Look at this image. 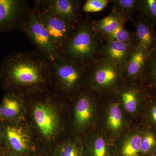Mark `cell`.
Listing matches in <instances>:
<instances>
[{"label": "cell", "mask_w": 156, "mask_h": 156, "mask_svg": "<svg viewBox=\"0 0 156 156\" xmlns=\"http://www.w3.org/2000/svg\"><path fill=\"white\" fill-rule=\"evenodd\" d=\"M26 120L43 152L48 155L70 136L68 102L49 89L26 95Z\"/></svg>", "instance_id": "6da1fadb"}, {"label": "cell", "mask_w": 156, "mask_h": 156, "mask_svg": "<svg viewBox=\"0 0 156 156\" xmlns=\"http://www.w3.org/2000/svg\"><path fill=\"white\" fill-rule=\"evenodd\" d=\"M51 60L37 50L15 51L0 67V84L6 92L29 94L49 89Z\"/></svg>", "instance_id": "7a4b0ae2"}, {"label": "cell", "mask_w": 156, "mask_h": 156, "mask_svg": "<svg viewBox=\"0 0 156 156\" xmlns=\"http://www.w3.org/2000/svg\"><path fill=\"white\" fill-rule=\"evenodd\" d=\"M89 66L59 54L51 60L50 89L69 102L87 85Z\"/></svg>", "instance_id": "3957f363"}, {"label": "cell", "mask_w": 156, "mask_h": 156, "mask_svg": "<svg viewBox=\"0 0 156 156\" xmlns=\"http://www.w3.org/2000/svg\"><path fill=\"white\" fill-rule=\"evenodd\" d=\"M100 95L86 85L68 102L71 135L83 138L96 129Z\"/></svg>", "instance_id": "277c9868"}, {"label": "cell", "mask_w": 156, "mask_h": 156, "mask_svg": "<svg viewBox=\"0 0 156 156\" xmlns=\"http://www.w3.org/2000/svg\"><path fill=\"white\" fill-rule=\"evenodd\" d=\"M103 44L93 28L92 20L85 18L78 23L72 36L59 54L72 60L90 64L98 57Z\"/></svg>", "instance_id": "5b68a950"}, {"label": "cell", "mask_w": 156, "mask_h": 156, "mask_svg": "<svg viewBox=\"0 0 156 156\" xmlns=\"http://www.w3.org/2000/svg\"><path fill=\"white\" fill-rule=\"evenodd\" d=\"M3 146L17 156H34L43 152L25 119L2 122Z\"/></svg>", "instance_id": "8992f818"}, {"label": "cell", "mask_w": 156, "mask_h": 156, "mask_svg": "<svg viewBox=\"0 0 156 156\" xmlns=\"http://www.w3.org/2000/svg\"><path fill=\"white\" fill-rule=\"evenodd\" d=\"M126 82L122 68L98 57L90 63L87 85L100 96L112 94Z\"/></svg>", "instance_id": "52a82bcc"}, {"label": "cell", "mask_w": 156, "mask_h": 156, "mask_svg": "<svg viewBox=\"0 0 156 156\" xmlns=\"http://www.w3.org/2000/svg\"><path fill=\"white\" fill-rule=\"evenodd\" d=\"M112 94L129 123L141 118L149 96L140 84L126 81Z\"/></svg>", "instance_id": "ba28073f"}, {"label": "cell", "mask_w": 156, "mask_h": 156, "mask_svg": "<svg viewBox=\"0 0 156 156\" xmlns=\"http://www.w3.org/2000/svg\"><path fill=\"white\" fill-rule=\"evenodd\" d=\"M19 30L28 37L37 50L51 60L59 55L58 50L34 8L31 9Z\"/></svg>", "instance_id": "9c48e42d"}, {"label": "cell", "mask_w": 156, "mask_h": 156, "mask_svg": "<svg viewBox=\"0 0 156 156\" xmlns=\"http://www.w3.org/2000/svg\"><path fill=\"white\" fill-rule=\"evenodd\" d=\"M105 105L99 114L101 131L112 142L115 143L130 128V123L126 119L119 105L113 95Z\"/></svg>", "instance_id": "30bf717a"}, {"label": "cell", "mask_w": 156, "mask_h": 156, "mask_svg": "<svg viewBox=\"0 0 156 156\" xmlns=\"http://www.w3.org/2000/svg\"><path fill=\"white\" fill-rule=\"evenodd\" d=\"M34 9L59 53L72 36L77 23L70 22L47 10L35 7Z\"/></svg>", "instance_id": "8fae6325"}, {"label": "cell", "mask_w": 156, "mask_h": 156, "mask_svg": "<svg viewBox=\"0 0 156 156\" xmlns=\"http://www.w3.org/2000/svg\"><path fill=\"white\" fill-rule=\"evenodd\" d=\"M31 9L25 0H0V33L20 29Z\"/></svg>", "instance_id": "7c38bea8"}, {"label": "cell", "mask_w": 156, "mask_h": 156, "mask_svg": "<svg viewBox=\"0 0 156 156\" xmlns=\"http://www.w3.org/2000/svg\"><path fill=\"white\" fill-rule=\"evenodd\" d=\"M34 7L47 10L62 19L77 24L80 19V1L78 0H38Z\"/></svg>", "instance_id": "4fadbf2b"}, {"label": "cell", "mask_w": 156, "mask_h": 156, "mask_svg": "<svg viewBox=\"0 0 156 156\" xmlns=\"http://www.w3.org/2000/svg\"><path fill=\"white\" fill-rule=\"evenodd\" d=\"M26 112V97L25 94L6 92L0 104L1 122H11L25 119Z\"/></svg>", "instance_id": "5bb4252c"}, {"label": "cell", "mask_w": 156, "mask_h": 156, "mask_svg": "<svg viewBox=\"0 0 156 156\" xmlns=\"http://www.w3.org/2000/svg\"><path fill=\"white\" fill-rule=\"evenodd\" d=\"M135 48L134 42H105L101 48L98 57L122 68Z\"/></svg>", "instance_id": "9a60e30c"}, {"label": "cell", "mask_w": 156, "mask_h": 156, "mask_svg": "<svg viewBox=\"0 0 156 156\" xmlns=\"http://www.w3.org/2000/svg\"><path fill=\"white\" fill-rule=\"evenodd\" d=\"M144 126L129 128L114 143L115 156H140Z\"/></svg>", "instance_id": "2e32d148"}, {"label": "cell", "mask_w": 156, "mask_h": 156, "mask_svg": "<svg viewBox=\"0 0 156 156\" xmlns=\"http://www.w3.org/2000/svg\"><path fill=\"white\" fill-rule=\"evenodd\" d=\"M85 156H115L114 143L96 129L83 138Z\"/></svg>", "instance_id": "e0dca14e"}, {"label": "cell", "mask_w": 156, "mask_h": 156, "mask_svg": "<svg viewBox=\"0 0 156 156\" xmlns=\"http://www.w3.org/2000/svg\"><path fill=\"white\" fill-rule=\"evenodd\" d=\"M152 52L135 46L128 61L122 68L126 81L139 83Z\"/></svg>", "instance_id": "ac0fdd59"}, {"label": "cell", "mask_w": 156, "mask_h": 156, "mask_svg": "<svg viewBox=\"0 0 156 156\" xmlns=\"http://www.w3.org/2000/svg\"><path fill=\"white\" fill-rule=\"evenodd\" d=\"M131 20L135 27L134 42L135 46L152 52L156 48L154 27L140 14Z\"/></svg>", "instance_id": "d6986e66"}, {"label": "cell", "mask_w": 156, "mask_h": 156, "mask_svg": "<svg viewBox=\"0 0 156 156\" xmlns=\"http://www.w3.org/2000/svg\"><path fill=\"white\" fill-rule=\"evenodd\" d=\"M48 156H85L83 138L71 135L66 137L58 143Z\"/></svg>", "instance_id": "ffe728a7"}, {"label": "cell", "mask_w": 156, "mask_h": 156, "mask_svg": "<svg viewBox=\"0 0 156 156\" xmlns=\"http://www.w3.org/2000/svg\"><path fill=\"white\" fill-rule=\"evenodd\" d=\"M128 20L122 14L112 9L111 13L106 17L98 20H93L92 23L95 31L101 36L125 27V23Z\"/></svg>", "instance_id": "44dd1931"}, {"label": "cell", "mask_w": 156, "mask_h": 156, "mask_svg": "<svg viewBox=\"0 0 156 156\" xmlns=\"http://www.w3.org/2000/svg\"><path fill=\"white\" fill-rule=\"evenodd\" d=\"M139 84L149 96L156 97V48L151 53Z\"/></svg>", "instance_id": "7402d4cb"}, {"label": "cell", "mask_w": 156, "mask_h": 156, "mask_svg": "<svg viewBox=\"0 0 156 156\" xmlns=\"http://www.w3.org/2000/svg\"><path fill=\"white\" fill-rule=\"evenodd\" d=\"M112 10L124 16L128 20H131L137 11L138 0H111Z\"/></svg>", "instance_id": "603a6c76"}, {"label": "cell", "mask_w": 156, "mask_h": 156, "mask_svg": "<svg viewBox=\"0 0 156 156\" xmlns=\"http://www.w3.org/2000/svg\"><path fill=\"white\" fill-rule=\"evenodd\" d=\"M156 150V130L144 126L140 156H147Z\"/></svg>", "instance_id": "cb8c5ba5"}, {"label": "cell", "mask_w": 156, "mask_h": 156, "mask_svg": "<svg viewBox=\"0 0 156 156\" xmlns=\"http://www.w3.org/2000/svg\"><path fill=\"white\" fill-rule=\"evenodd\" d=\"M141 119L143 126L156 130V97L149 96Z\"/></svg>", "instance_id": "d4e9b609"}, {"label": "cell", "mask_w": 156, "mask_h": 156, "mask_svg": "<svg viewBox=\"0 0 156 156\" xmlns=\"http://www.w3.org/2000/svg\"><path fill=\"white\" fill-rule=\"evenodd\" d=\"M137 11L156 27V0H138Z\"/></svg>", "instance_id": "484cf974"}, {"label": "cell", "mask_w": 156, "mask_h": 156, "mask_svg": "<svg viewBox=\"0 0 156 156\" xmlns=\"http://www.w3.org/2000/svg\"><path fill=\"white\" fill-rule=\"evenodd\" d=\"M103 42L115 41L122 42H134V32L127 30L125 27H122L112 33L106 34L100 36Z\"/></svg>", "instance_id": "4316f807"}, {"label": "cell", "mask_w": 156, "mask_h": 156, "mask_svg": "<svg viewBox=\"0 0 156 156\" xmlns=\"http://www.w3.org/2000/svg\"><path fill=\"white\" fill-rule=\"evenodd\" d=\"M109 2L108 0H87L82 8L86 13H96L103 10Z\"/></svg>", "instance_id": "83f0119b"}, {"label": "cell", "mask_w": 156, "mask_h": 156, "mask_svg": "<svg viewBox=\"0 0 156 156\" xmlns=\"http://www.w3.org/2000/svg\"><path fill=\"white\" fill-rule=\"evenodd\" d=\"M0 156H17L13 153L9 151L3 146L0 151Z\"/></svg>", "instance_id": "f1b7e54d"}, {"label": "cell", "mask_w": 156, "mask_h": 156, "mask_svg": "<svg viewBox=\"0 0 156 156\" xmlns=\"http://www.w3.org/2000/svg\"><path fill=\"white\" fill-rule=\"evenodd\" d=\"M3 146L2 139V136H1V133H0V151L2 149Z\"/></svg>", "instance_id": "f546056e"}, {"label": "cell", "mask_w": 156, "mask_h": 156, "mask_svg": "<svg viewBox=\"0 0 156 156\" xmlns=\"http://www.w3.org/2000/svg\"><path fill=\"white\" fill-rule=\"evenodd\" d=\"M34 156H48V155L44 153L41 152Z\"/></svg>", "instance_id": "4dcf8cb0"}, {"label": "cell", "mask_w": 156, "mask_h": 156, "mask_svg": "<svg viewBox=\"0 0 156 156\" xmlns=\"http://www.w3.org/2000/svg\"><path fill=\"white\" fill-rule=\"evenodd\" d=\"M147 156H156V150Z\"/></svg>", "instance_id": "1f68e13d"}, {"label": "cell", "mask_w": 156, "mask_h": 156, "mask_svg": "<svg viewBox=\"0 0 156 156\" xmlns=\"http://www.w3.org/2000/svg\"><path fill=\"white\" fill-rule=\"evenodd\" d=\"M1 126H2V122L0 120V131H1Z\"/></svg>", "instance_id": "d6a6232c"}]
</instances>
